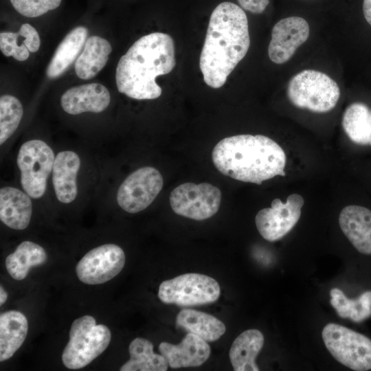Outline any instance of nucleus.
Segmentation results:
<instances>
[{"instance_id": "9", "label": "nucleus", "mask_w": 371, "mask_h": 371, "mask_svg": "<svg viewBox=\"0 0 371 371\" xmlns=\"http://www.w3.org/2000/svg\"><path fill=\"white\" fill-rule=\"evenodd\" d=\"M169 201L175 214L190 219L203 221L218 212L221 192L218 188L208 183H185L171 192Z\"/></svg>"}, {"instance_id": "12", "label": "nucleus", "mask_w": 371, "mask_h": 371, "mask_svg": "<svg viewBox=\"0 0 371 371\" xmlns=\"http://www.w3.org/2000/svg\"><path fill=\"white\" fill-rule=\"evenodd\" d=\"M124 264L122 249L115 244H105L88 251L77 264L76 272L83 283L100 284L118 275Z\"/></svg>"}, {"instance_id": "25", "label": "nucleus", "mask_w": 371, "mask_h": 371, "mask_svg": "<svg viewBox=\"0 0 371 371\" xmlns=\"http://www.w3.org/2000/svg\"><path fill=\"white\" fill-rule=\"evenodd\" d=\"M130 359L120 371H166L168 363L162 355L153 351V345L148 339L137 337L128 346Z\"/></svg>"}, {"instance_id": "30", "label": "nucleus", "mask_w": 371, "mask_h": 371, "mask_svg": "<svg viewBox=\"0 0 371 371\" xmlns=\"http://www.w3.org/2000/svg\"><path fill=\"white\" fill-rule=\"evenodd\" d=\"M21 14L30 18L38 17L57 8L62 0H10Z\"/></svg>"}, {"instance_id": "23", "label": "nucleus", "mask_w": 371, "mask_h": 371, "mask_svg": "<svg viewBox=\"0 0 371 371\" xmlns=\"http://www.w3.org/2000/svg\"><path fill=\"white\" fill-rule=\"evenodd\" d=\"M176 325L206 341L218 340L225 332V324L216 317L191 308H183L176 317Z\"/></svg>"}, {"instance_id": "1", "label": "nucleus", "mask_w": 371, "mask_h": 371, "mask_svg": "<svg viewBox=\"0 0 371 371\" xmlns=\"http://www.w3.org/2000/svg\"><path fill=\"white\" fill-rule=\"evenodd\" d=\"M250 45L247 17L232 2H223L213 10L200 56L205 82L218 89L245 56Z\"/></svg>"}, {"instance_id": "5", "label": "nucleus", "mask_w": 371, "mask_h": 371, "mask_svg": "<svg viewBox=\"0 0 371 371\" xmlns=\"http://www.w3.org/2000/svg\"><path fill=\"white\" fill-rule=\"evenodd\" d=\"M337 82L327 74L305 69L289 80L287 96L296 107L315 113H326L334 109L340 97Z\"/></svg>"}, {"instance_id": "15", "label": "nucleus", "mask_w": 371, "mask_h": 371, "mask_svg": "<svg viewBox=\"0 0 371 371\" xmlns=\"http://www.w3.org/2000/svg\"><path fill=\"white\" fill-rule=\"evenodd\" d=\"M110 100V93L104 85L91 83L70 88L62 95L60 103L65 112L78 115L102 112L107 108Z\"/></svg>"}, {"instance_id": "26", "label": "nucleus", "mask_w": 371, "mask_h": 371, "mask_svg": "<svg viewBox=\"0 0 371 371\" xmlns=\"http://www.w3.org/2000/svg\"><path fill=\"white\" fill-rule=\"evenodd\" d=\"M45 249L32 241L22 242L5 259L8 272L16 280L26 278L31 267L44 264L47 260Z\"/></svg>"}, {"instance_id": "22", "label": "nucleus", "mask_w": 371, "mask_h": 371, "mask_svg": "<svg viewBox=\"0 0 371 371\" xmlns=\"http://www.w3.org/2000/svg\"><path fill=\"white\" fill-rule=\"evenodd\" d=\"M112 51L109 42L98 36L89 37L75 63V72L83 80L94 78L105 66Z\"/></svg>"}, {"instance_id": "27", "label": "nucleus", "mask_w": 371, "mask_h": 371, "mask_svg": "<svg viewBox=\"0 0 371 371\" xmlns=\"http://www.w3.org/2000/svg\"><path fill=\"white\" fill-rule=\"evenodd\" d=\"M342 126L354 143L371 145V113L365 104L354 102L350 104L344 113Z\"/></svg>"}, {"instance_id": "34", "label": "nucleus", "mask_w": 371, "mask_h": 371, "mask_svg": "<svg viewBox=\"0 0 371 371\" xmlns=\"http://www.w3.org/2000/svg\"><path fill=\"white\" fill-rule=\"evenodd\" d=\"M370 113H371V110H370Z\"/></svg>"}, {"instance_id": "6", "label": "nucleus", "mask_w": 371, "mask_h": 371, "mask_svg": "<svg viewBox=\"0 0 371 371\" xmlns=\"http://www.w3.org/2000/svg\"><path fill=\"white\" fill-rule=\"evenodd\" d=\"M322 337L331 355L344 366L355 371L371 369V340L364 335L329 323L324 327Z\"/></svg>"}, {"instance_id": "31", "label": "nucleus", "mask_w": 371, "mask_h": 371, "mask_svg": "<svg viewBox=\"0 0 371 371\" xmlns=\"http://www.w3.org/2000/svg\"><path fill=\"white\" fill-rule=\"evenodd\" d=\"M240 7L254 14L262 13L269 3V0H237Z\"/></svg>"}, {"instance_id": "7", "label": "nucleus", "mask_w": 371, "mask_h": 371, "mask_svg": "<svg viewBox=\"0 0 371 371\" xmlns=\"http://www.w3.org/2000/svg\"><path fill=\"white\" fill-rule=\"evenodd\" d=\"M221 294L218 282L210 276L189 273L161 283L158 297L164 304L192 306L216 302Z\"/></svg>"}, {"instance_id": "19", "label": "nucleus", "mask_w": 371, "mask_h": 371, "mask_svg": "<svg viewBox=\"0 0 371 371\" xmlns=\"http://www.w3.org/2000/svg\"><path fill=\"white\" fill-rule=\"evenodd\" d=\"M87 34L88 30L83 26H78L67 34L47 67L46 74L49 78L60 76L70 67L85 46Z\"/></svg>"}, {"instance_id": "3", "label": "nucleus", "mask_w": 371, "mask_h": 371, "mask_svg": "<svg viewBox=\"0 0 371 371\" xmlns=\"http://www.w3.org/2000/svg\"><path fill=\"white\" fill-rule=\"evenodd\" d=\"M212 157L219 172L240 181L260 185L276 176L286 175L285 152L265 135L225 137L214 146Z\"/></svg>"}, {"instance_id": "17", "label": "nucleus", "mask_w": 371, "mask_h": 371, "mask_svg": "<svg viewBox=\"0 0 371 371\" xmlns=\"http://www.w3.org/2000/svg\"><path fill=\"white\" fill-rule=\"evenodd\" d=\"M80 167V157L73 151H62L56 156L52 182L59 201L69 203L76 199L78 193L76 178Z\"/></svg>"}, {"instance_id": "18", "label": "nucleus", "mask_w": 371, "mask_h": 371, "mask_svg": "<svg viewBox=\"0 0 371 371\" xmlns=\"http://www.w3.org/2000/svg\"><path fill=\"white\" fill-rule=\"evenodd\" d=\"M32 205L30 196L13 187L0 190V219L8 227L22 230L30 222Z\"/></svg>"}, {"instance_id": "28", "label": "nucleus", "mask_w": 371, "mask_h": 371, "mask_svg": "<svg viewBox=\"0 0 371 371\" xmlns=\"http://www.w3.org/2000/svg\"><path fill=\"white\" fill-rule=\"evenodd\" d=\"M330 304L338 315L361 322L371 315V291H366L357 299H348L341 290L333 288L330 291Z\"/></svg>"}, {"instance_id": "8", "label": "nucleus", "mask_w": 371, "mask_h": 371, "mask_svg": "<svg viewBox=\"0 0 371 371\" xmlns=\"http://www.w3.org/2000/svg\"><path fill=\"white\" fill-rule=\"evenodd\" d=\"M54 159L52 149L42 140H30L21 146L17 156L21 183L31 198L39 199L44 194Z\"/></svg>"}, {"instance_id": "11", "label": "nucleus", "mask_w": 371, "mask_h": 371, "mask_svg": "<svg viewBox=\"0 0 371 371\" xmlns=\"http://www.w3.org/2000/svg\"><path fill=\"white\" fill-rule=\"evenodd\" d=\"M304 203L303 197L297 194L289 195L286 203L280 199H273L271 207L260 210L256 216L259 234L269 242L281 239L299 221Z\"/></svg>"}, {"instance_id": "10", "label": "nucleus", "mask_w": 371, "mask_h": 371, "mask_svg": "<svg viewBox=\"0 0 371 371\" xmlns=\"http://www.w3.org/2000/svg\"><path fill=\"white\" fill-rule=\"evenodd\" d=\"M163 177L151 166L140 168L129 175L120 186L117 201L128 213L146 209L156 199L162 189Z\"/></svg>"}, {"instance_id": "32", "label": "nucleus", "mask_w": 371, "mask_h": 371, "mask_svg": "<svg viewBox=\"0 0 371 371\" xmlns=\"http://www.w3.org/2000/svg\"><path fill=\"white\" fill-rule=\"evenodd\" d=\"M363 12L366 21L371 25V0H363Z\"/></svg>"}, {"instance_id": "4", "label": "nucleus", "mask_w": 371, "mask_h": 371, "mask_svg": "<svg viewBox=\"0 0 371 371\" xmlns=\"http://www.w3.org/2000/svg\"><path fill=\"white\" fill-rule=\"evenodd\" d=\"M111 339L109 328L96 325L93 317L84 315L75 319L70 328L69 340L62 354L64 366L73 370L85 367L106 349Z\"/></svg>"}, {"instance_id": "16", "label": "nucleus", "mask_w": 371, "mask_h": 371, "mask_svg": "<svg viewBox=\"0 0 371 371\" xmlns=\"http://www.w3.org/2000/svg\"><path fill=\"white\" fill-rule=\"evenodd\" d=\"M340 228L360 253L371 255V210L360 205H348L339 216Z\"/></svg>"}, {"instance_id": "24", "label": "nucleus", "mask_w": 371, "mask_h": 371, "mask_svg": "<svg viewBox=\"0 0 371 371\" xmlns=\"http://www.w3.org/2000/svg\"><path fill=\"white\" fill-rule=\"evenodd\" d=\"M41 40L36 29L28 23L23 24L16 33L3 32L0 34V49L7 57L19 61L27 60L30 52L38 50Z\"/></svg>"}, {"instance_id": "14", "label": "nucleus", "mask_w": 371, "mask_h": 371, "mask_svg": "<svg viewBox=\"0 0 371 371\" xmlns=\"http://www.w3.org/2000/svg\"><path fill=\"white\" fill-rule=\"evenodd\" d=\"M159 350L171 368L200 366L207 360L211 352L207 341L191 333L179 344L160 343Z\"/></svg>"}, {"instance_id": "13", "label": "nucleus", "mask_w": 371, "mask_h": 371, "mask_svg": "<svg viewBox=\"0 0 371 371\" xmlns=\"http://www.w3.org/2000/svg\"><path fill=\"white\" fill-rule=\"evenodd\" d=\"M309 34V25L302 17L290 16L280 20L271 31L268 47L270 60L279 65L286 63L307 41Z\"/></svg>"}, {"instance_id": "29", "label": "nucleus", "mask_w": 371, "mask_h": 371, "mask_svg": "<svg viewBox=\"0 0 371 371\" xmlns=\"http://www.w3.org/2000/svg\"><path fill=\"white\" fill-rule=\"evenodd\" d=\"M23 114L21 102L14 96L0 98V144H3L18 128Z\"/></svg>"}, {"instance_id": "21", "label": "nucleus", "mask_w": 371, "mask_h": 371, "mask_svg": "<svg viewBox=\"0 0 371 371\" xmlns=\"http://www.w3.org/2000/svg\"><path fill=\"white\" fill-rule=\"evenodd\" d=\"M28 330L26 317L17 311L0 315V361L13 356L24 342Z\"/></svg>"}, {"instance_id": "33", "label": "nucleus", "mask_w": 371, "mask_h": 371, "mask_svg": "<svg viewBox=\"0 0 371 371\" xmlns=\"http://www.w3.org/2000/svg\"><path fill=\"white\" fill-rule=\"evenodd\" d=\"M8 299V293L2 286H0V305H3Z\"/></svg>"}, {"instance_id": "2", "label": "nucleus", "mask_w": 371, "mask_h": 371, "mask_svg": "<svg viewBox=\"0 0 371 371\" xmlns=\"http://www.w3.org/2000/svg\"><path fill=\"white\" fill-rule=\"evenodd\" d=\"M175 66L172 37L154 32L135 41L117 65L115 81L119 92L136 100H153L161 94L158 76L169 74Z\"/></svg>"}, {"instance_id": "20", "label": "nucleus", "mask_w": 371, "mask_h": 371, "mask_svg": "<svg viewBox=\"0 0 371 371\" xmlns=\"http://www.w3.org/2000/svg\"><path fill=\"white\" fill-rule=\"evenodd\" d=\"M264 344V335L257 329L240 333L233 341L229 357L235 371H258L256 358Z\"/></svg>"}]
</instances>
